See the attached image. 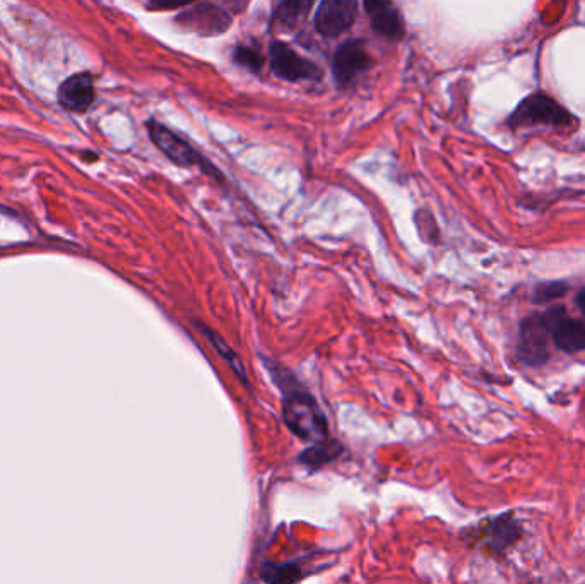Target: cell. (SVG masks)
Here are the masks:
<instances>
[{
	"instance_id": "obj_8",
	"label": "cell",
	"mask_w": 585,
	"mask_h": 584,
	"mask_svg": "<svg viewBox=\"0 0 585 584\" xmlns=\"http://www.w3.org/2000/svg\"><path fill=\"white\" fill-rule=\"evenodd\" d=\"M370 66V57H368L367 50L363 47V43L346 42L343 47L337 48L336 55H334V76L339 84H348L349 81L365 71Z\"/></svg>"
},
{
	"instance_id": "obj_16",
	"label": "cell",
	"mask_w": 585,
	"mask_h": 584,
	"mask_svg": "<svg viewBox=\"0 0 585 584\" xmlns=\"http://www.w3.org/2000/svg\"><path fill=\"white\" fill-rule=\"evenodd\" d=\"M235 60L238 64L247 67L250 71H259L262 67V57L259 52L250 47L238 48L237 54H235Z\"/></svg>"
},
{
	"instance_id": "obj_3",
	"label": "cell",
	"mask_w": 585,
	"mask_h": 584,
	"mask_svg": "<svg viewBox=\"0 0 585 584\" xmlns=\"http://www.w3.org/2000/svg\"><path fill=\"white\" fill-rule=\"evenodd\" d=\"M550 336L562 352L577 353L585 348V324L568 316L565 309H551L543 314Z\"/></svg>"
},
{
	"instance_id": "obj_11",
	"label": "cell",
	"mask_w": 585,
	"mask_h": 584,
	"mask_svg": "<svg viewBox=\"0 0 585 584\" xmlns=\"http://www.w3.org/2000/svg\"><path fill=\"white\" fill-rule=\"evenodd\" d=\"M315 0H281L274 12V26L278 31H295L305 23Z\"/></svg>"
},
{
	"instance_id": "obj_9",
	"label": "cell",
	"mask_w": 585,
	"mask_h": 584,
	"mask_svg": "<svg viewBox=\"0 0 585 584\" xmlns=\"http://www.w3.org/2000/svg\"><path fill=\"white\" fill-rule=\"evenodd\" d=\"M59 102L71 112H84L95 102V84L88 72L65 79L59 90Z\"/></svg>"
},
{
	"instance_id": "obj_1",
	"label": "cell",
	"mask_w": 585,
	"mask_h": 584,
	"mask_svg": "<svg viewBox=\"0 0 585 584\" xmlns=\"http://www.w3.org/2000/svg\"><path fill=\"white\" fill-rule=\"evenodd\" d=\"M271 374L283 391V418L288 429L302 441L315 444L329 441V425L314 396L305 391L281 365H274Z\"/></svg>"
},
{
	"instance_id": "obj_12",
	"label": "cell",
	"mask_w": 585,
	"mask_h": 584,
	"mask_svg": "<svg viewBox=\"0 0 585 584\" xmlns=\"http://www.w3.org/2000/svg\"><path fill=\"white\" fill-rule=\"evenodd\" d=\"M491 547L497 552H507L520 538V526L510 514H503L493 521L490 530Z\"/></svg>"
},
{
	"instance_id": "obj_4",
	"label": "cell",
	"mask_w": 585,
	"mask_h": 584,
	"mask_svg": "<svg viewBox=\"0 0 585 584\" xmlns=\"http://www.w3.org/2000/svg\"><path fill=\"white\" fill-rule=\"evenodd\" d=\"M548 326L541 316L527 317L520 326L519 357L527 365H541L550 358Z\"/></svg>"
},
{
	"instance_id": "obj_6",
	"label": "cell",
	"mask_w": 585,
	"mask_h": 584,
	"mask_svg": "<svg viewBox=\"0 0 585 584\" xmlns=\"http://www.w3.org/2000/svg\"><path fill=\"white\" fill-rule=\"evenodd\" d=\"M271 66L272 71L279 78L286 81H300V79L319 78V69L303 60L295 50H291L284 43L274 42L271 45Z\"/></svg>"
},
{
	"instance_id": "obj_14",
	"label": "cell",
	"mask_w": 585,
	"mask_h": 584,
	"mask_svg": "<svg viewBox=\"0 0 585 584\" xmlns=\"http://www.w3.org/2000/svg\"><path fill=\"white\" fill-rule=\"evenodd\" d=\"M339 453H341V446L339 444H336V447H334V442H319L317 446L310 447L308 451H305L300 456V461L305 463V465L319 468V466L325 465V463L334 461Z\"/></svg>"
},
{
	"instance_id": "obj_7",
	"label": "cell",
	"mask_w": 585,
	"mask_h": 584,
	"mask_svg": "<svg viewBox=\"0 0 585 584\" xmlns=\"http://www.w3.org/2000/svg\"><path fill=\"white\" fill-rule=\"evenodd\" d=\"M148 129L153 143L173 163H177L180 167H190V165L199 163V155L195 153L194 149L190 148L189 143H185L184 139L177 136L175 132L166 129L165 126H161L158 122H149Z\"/></svg>"
},
{
	"instance_id": "obj_17",
	"label": "cell",
	"mask_w": 585,
	"mask_h": 584,
	"mask_svg": "<svg viewBox=\"0 0 585 584\" xmlns=\"http://www.w3.org/2000/svg\"><path fill=\"white\" fill-rule=\"evenodd\" d=\"M302 578V573H300V567L293 566V564H288V566H279L278 571H274V574H266L264 579L267 581H271V583H276V581H298V579Z\"/></svg>"
},
{
	"instance_id": "obj_13",
	"label": "cell",
	"mask_w": 585,
	"mask_h": 584,
	"mask_svg": "<svg viewBox=\"0 0 585 584\" xmlns=\"http://www.w3.org/2000/svg\"><path fill=\"white\" fill-rule=\"evenodd\" d=\"M202 333L206 334L207 340L213 343L219 355L225 358L226 364L230 365L231 370L240 377V381L247 384L249 377H247V370L243 367L242 358L238 357L237 353L231 350L230 345L219 334L214 333L213 329L202 328Z\"/></svg>"
},
{
	"instance_id": "obj_15",
	"label": "cell",
	"mask_w": 585,
	"mask_h": 584,
	"mask_svg": "<svg viewBox=\"0 0 585 584\" xmlns=\"http://www.w3.org/2000/svg\"><path fill=\"white\" fill-rule=\"evenodd\" d=\"M565 292H567V285H565V283H560V281L543 283V285H539V287L536 288V292H534V302L544 304V302H550V300L562 297Z\"/></svg>"
},
{
	"instance_id": "obj_5",
	"label": "cell",
	"mask_w": 585,
	"mask_h": 584,
	"mask_svg": "<svg viewBox=\"0 0 585 584\" xmlns=\"http://www.w3.org/2000/svg\"><path fill=\"white\" fill-rule=\"evenodd\" d=\"M358 12V0H322L317 12V30L324 36H337L351 28Z\"/></svg>"
},
{
	"instance_id": "obj_19",
	"label": "cell",
	"mask_w": 585,
	"mask_h": 584,
	"mask_svg": "<svg viewBox=\"0 0 585 584\" xmlns=\"http://www.w3.org/2000/svg\"><path fill=\"white\" fill-rule=\"evenodd\" d=\"M577 305H579L582 314L585 316V288L577 295Z\"/></svg>"
},
{
	"instance_id": "obj_2",
	"label": "cell",
	"mask_w": 585,
	"mask_h": 584,
	"mask_svg": "<svg viewBox=\"0 0 585 584\" xmlns=\"http://www.w3.org/2000/svg\"><path fill=\"white\" fill-rule=\"evenodd\" d=\"M512 122L515 126H529V124L565 126L568 122H572V117L550 96L532 95L515 110Z\"/></svg>"
},
{
	"instance_id": "obj_10",
	"label": "cell",
	"mask_w": 585,
	"mask_h": 584,
	"mask_svg": "<svg viewBox=\"0 0 585 584\" xmlns=\"http://www.w3.org/2000/svg\"><path fill=\"white\" fill-rule=\"evenodd\" d=\"M365 9L372 21L373 30L389 40H401L404 24L392 0H365Z\"/></svg>"
},
{
	"instance_id": "obj_18",
	"label": "cell",
	"mask_w": 585,
	"mask_h": 584,
	"mask_svg": "<svg viewBox=\"0 0 585 584\" xmlns=\"http://www.w3.org/2000/svg\"><path fill=\"white\" fill-rule=\"evenodd\" d=\"M194 0H151V7L158 9V11H168V9H177V7L190 4Z\"/></svg>"
}]
</instances>
